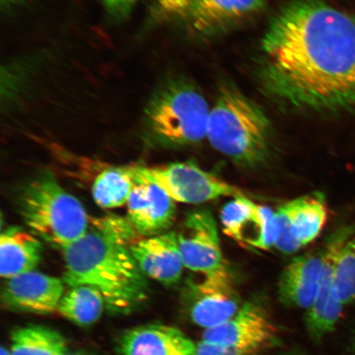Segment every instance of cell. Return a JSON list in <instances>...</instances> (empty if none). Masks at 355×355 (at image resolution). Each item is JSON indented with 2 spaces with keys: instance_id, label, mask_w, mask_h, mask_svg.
Here are the masks:
<instances>
[{
  "instance_id": "11",
  "label": "cell",
  "mask_w": 355,
  "mask_h": 355,
  "mask_svg": "<svg viewBox=\"0 0 355 355\" xmlns=\"http://www.w3.org/2000/svg\"><path fill=\"white\" fill-rule=\"evenodd\" d=\"M354 232L352 226L340 229L332 235L322 251V273L318 294L306 317L308 329L315 338H322L334 330L343 313L344 305L341 304L334 288V270L341 248L352 238Z\"/></svg>"
},
{
  "instance_id": "28",
  "label": "cell",
  "mask_w": 355,
  "mask_h": 355,
  "mask_svg": "<svg viewBox=\"0 0 355 355\" xmlns=\"http://www.w3.org/2000/svg\"><path fill=\"white\" fill-rule=\"evenodd\" d=\"M349 355H355V333L352 337V343H350Z\"/></svg>"
},
{
  "instance_id": "3",
  "label": "cell",
  "mask_w": 355,
  "mask_h": 355,
  "mask_svg": "<svg viewBox=\"0 0 355 355\" xmlns=\"http://www.w3.org/2000/svg\"><path fill=\"white\" fill-rule=\"evenodd\" d=\"M207 139L237 165L254 167L270 152L268 118L254 101L233 87H224L211 108Z\"/></svg>"
},
{
  "instance_id": "15",
  "label": "cell",
  "mask_w": 355,
  "mask_h": 355,
  "mask_svg": "<svg viewBox=\"0 0 355 355\" xmlns=\"http://www.w3.org/2000/svg\"><path fill=\"white\" fill-rule=\"evenodd\" d=\"M130 251L146 277L165 286L180 281L184 265L177 234L163 233L139 239Z\"/></svg>"
},
{
  "instance_id": "9",
  "label": "cell",
  "mask_w": 355,
  "mask_h": 355,
  "mask_svg": "<svg viewBox=\"0 0 355 355\" xmlns=\"http://www.w3.org/2000/svg\"><path fill=\"white\" fill-rule=\"evenodd\" d=\"M220 220L224 233L243 246L261 250L276 246L279 236L276 211L243 195L226 204Z\"/></svg>"
},
{
  "instance_id": "25",
  "label": "cell",
  "mask_w": 355,
  "mask_h": 355,
  "mask_svg": "<svg viewBox=\"0 0 355 355\" xmlns=\"http://www.w3.org/2000/svg\"><path fill=\"white\" fill-rule=\"evenodd\" d=\"M159 6L168 15L188 17L193 0H157Z\"/></svg>"
},
{
  "instance_id": "29",
  "label": "cell",
  "mask_w": 355,
  "mask_h": 355,
  "mask_svg": "<svg viewBox=\"0 0 355 355\" xmlns=\"http://www.w3.org/2000/svg\"><path fill=\"white\" fill-rule=\"evenodd\" d=\"M0 355H11L10 349H8L6 347H4V346H2Z\"/></svg>"
},
{
  "instance_id": "17",
  "label": "cell",
  "mask_w": 355,
  "mask_h": 355,
  "mask_svg": "<svg viewBox=\"0 0 355 355\" xmlns=\"http://www.w3.org/2000/svg\"><path fill=\"white\" fill-rule=\"evenodd\" d=\"M322 254L295 257L281 275L278 293L282 303L298 309L312 307L318 291L322 273Z\"/></svg>"
},
{
  "instance_id": "19",
  "label": "cell",
  "mask_w": 355,
  "mask_h": 355,
  "mask_svg": "<svg viewBox=\"0 0 355 355\" xmlns=\"http://www.w3.org/2000/svg\"><path fill=\"white\" fill-rule=\"evenodd\" d=\"M43 246L33 233L8 229L0 236V274L4 279L32 272L42 259Z\"/></svg>"
},
{
  "instance_id": "4",
  "label": "cell",
  "mask_w": 355,
  "mask_h": 355,
  "mask_svg": "<svg viewBox=\"0 0 355 355\" xmlns=\"http://www.w3.org/2000/svg\"><path fill=\"white\" fill-rule=\"evenodd\" d=\"M20 212L35 236L62 250L88 232V216L81 202L49 173L26 186L21 194Z\"/></svg>"
},
{
  "instance_id": "8",
  "label": "cell",
  "mask_w": 355,
  "mask_h": 355,
  "mask_svg": "<svg viewBox=\"0 0 355 355\" xmlns=\"http://www.w3.org/2000/svg\"><path fill=\"white\" fill-rule=\"evenodd\" d=\"M178 241L184 268L203 277L229 270L222 254L216 222L210 211L191 213L178 234Z\"/></svg>"
},
{
  "instance_id": "12",
  "label": "cell",
  "mask_w": 355,
  "mask_h": 355,
  "mask_svg": "<svg viewBox=\"0 0 355 355\" xmlns=\"http://www.w3.org/2000/svg\"><path fill=\"white\" fill-rule=\"evenodd\" d=\"M276 336L277 328L265 311L257 304L245 303L228 321L206 329L202 340L259 354Z\"/></svg>"
},
{
  "instance_id": "24",
  "label": "cell",
  "mask_w": 355,
  "mask_h": 355,
  "mask_svg": "<svg viewBox=\"0 0 355 355\" xmlns=\"http://www.w3.org/2000/svg\"><path fill=\"white\" fill-rule=\"evenodd\" d=\"M257 354L238 348L230 347L202 340L197 345V355H256Z\"/></svg>"
},
{
  "instance_id": "5",
  "label": "cell",
  "mask_w": 355,
  "mask_h": 355,
  "mask_svg": "<svg viewBox=\"0 0 355 355\" xmlns=\"http://www.w3.org/2000/svg\"><path fill=\"white\" fill-rule=\"evenodd\" d=\"M210 111L201 92L187 82L175 80L154 93L144 119L150 135L162 143L191 145L207 139Z\"/></svg>"
},
{
  "instance_id": "1",
  "label": "cell",
  "mask_w": 355,
  "mask_h": 355,
  "mask_svg": "<svg viewBox=\"0 0 355 355\" xmlns=\"http://www.w3.org/2000/svg\"><path fill=\"white\" fill-rule=\"evenodd\" d=\"M260 75L279 103L313 112L355 110V19L322 0H296L266 29Z\"/></svg>"
},
{
  "instance_id": "6",
  "label": "cell",
  "mask_w": 355,
  "mask_h": 355,
  "mask_svg": "<svg viewBox=\"0 0 355 355\" xmlns=\"http://www.w3.org/2000/svg\"><path fill=\"white\" fill-rule=\"evenodd\" d=\"M135 182L157 185L175 202L200 204L221 197L243 196L242 190L192 162L157 166H130Z\"/></svg>"
},
{
  "instance_id": "20",
  "label": "cell",
  "mask_w": 355,
  "mask_h": 355,
  "mask_svg": "<svg viewBox=\"0 0 355 355\" xmlns=\"http://www.w3.org/2000/svg\"><path fill=\"white\" fill-rule=\"evenodd\" d=\"M11 355H66V340L59 331L42 325L17 328L11 334Z\"/></svg>"
},
{
  "instance_id": "14",
  "label": "cell",
  "mask_w": 355,
  "mask_h": 355,
  "mask_svg": "<svg viewBox=\"0 0 355 355\" xmlns=\"http://www.w3.org/2000/svg\"><path fill=\"white\" fill-rule=\"evenodd\" d=\"M127 207L128 220L137 234L146 238L163 234L175 218V200L149 182H136Z\"/></svg>"
},
{
  "instance_id": "13",
  "label": "cell",
  "mask_w": 355,
  "mask_h": 355,
  "mask_svg": "<svg viewBox=\"0 0 355 355\" xmlns=\"http://www.w3.org/2000/svg\"><path fill=\"white\" fill-rule=\"evenodd\" d=\"M64 295V281L32 270L7 279L3 286L1 300L6 309L46 315L58 309Z\"/></svg>"
},
{
  "instance_id": "10",
  "label": "cell",
  "mask_w": 355,
  "mask_h": 355,
  "mask_svg": "<svg viewBox=\"0 0 355 355\" xmlns=\"http://www.w3.org/2000/svg\"><path fill=\"white\" fill-rule=\"evenodd\" d=\"M242 305L229 270L189 285V316L193 322L205 329L228 321Z\"/></svg>"
},
{
  "instance_id": "21",
  "label": "cell",
  "mask_w": 355,
  "mask_h": 355,
  "mask_svg": "<svg viewBox=\"0 0 355 355\" xmlns=\"http://www.w3.org/2000/svg\"><path fill=\"white\" fill-rule=\"evenodd\" d=\"M105 307L104 297L98 291L80 286L71 288L64 295L57 311L69 321L85 327L99 320Z\"/></svg>"
},
{
  "instance_id": "26",
  "label": "cell",
  "mask_w": 355,
  "mask_h": 355,
  "mask_svg": "<svg viewBox=\"0 0 355 355\" xmlns=\"http://www.w3.org/2000/svg\"><path fill=\"white\" fill-rule=\"evenodd\" d=\"M106 8L114 15H123L131 10L137 0H102Z\"/></svg>"
},
{
  "instance_id": "27",
  "label": "cell",
  "mask_w": 355,
  "mask_h": 355,
  "mask_svg": "<svg viewBox=\"0 0 355 355\" xmlns=\"http://www.w3.org/2000/svg\"><path fill=\"white\" fill-rule=\"evenodd\" d=\"M66 355H96V354H93L91 352H88V350L80 349V350H76V352H69Z\"/></svg>"
},
{
  "instance_id": "23",
  "label": "cell",
  "mask_w": 355,
  "mask_h": 355,
  "mask_svg": "<svg viewBox=\"0 0 355 355\" xmlns=\"http://www.w3.org/2000/svg\"><path fill=\"white\" fill-rule=\"evenodd\" d=\"M334 288L341 304L355 303V238H350L337 257Z\"/></svg>"
},
{
  "instance_id": "22",
  "label": "cell",
  "mask_w": 355,
  "mask_h": 355,
  "mask_svg": "<svg viewBox=\"0 0 355 355\" xmlns=\"http://www.w3.org/2000/svg\"><path fill=\"white\" fill-rule=\"evenodd\" d=\"M130 167L105 168L92 184V196L99 207L105 209L127 205L135 185Z\"/></svg>"
},
{
  "instance_id": "16",
  "label": "cell",
  "mask_w": 355,
  "mask_h": 355,
  "mask_svg": "<svg viewBox=\"0 0 355 355\" xmlns=\"http://www.w3.org/2000/svg\"><path fill=\"white\" fill-rule=\"evenodd\" d=\"M117 349L119 355H197V345L183 331L163 324L124 331Z\"/></svg>"
},
{
  "instance_id": "18",
  "label": "cell",
  "mask_w": 355,
  "mask_h": 355,
  "mask_svg": "<svg viewBox=\"0 0 355 355\" xmlns=\"http://www.w3.org/2000/svg\"><path fill=\"white\" fill-rule=\"evenodd\" d=\"M266 0H193L189 17L195 30L210 33L261 10Z\"/></svg>"
},
{
  "instance_id": "2",
  "label": "cell",
  "mask_w": 355,
  "mask_h": 355,
  "mask_svg": "<svg viewBox=\"0 0 355 355\" xmlns=\"http://www.w3.org/2000/svg\"><path fill=\"white\" fill-rule=\"evenodd\" d=\"M64 282L98 291L112 312L130 313L148 299L146 277L128 243L97 227L64 248Z\"/></svg>"
},
{
  "instance_id": "7",
  "label": "cell",
  "mask_w": 355,
  "mask_h": 355,
  "mask_svg": "<svg viewBox=\"0 0 355 355\" xmlns=\"http://www.w3.org/2000/svg\"><path fill=\"white\" fill-rule=\"evenodd\" d=\"M279 236L276 247L291 254L308 245L325 226L328 210L325 197L313 193L291 200L276 211Z\"/></svg>"
}]
</instances>
